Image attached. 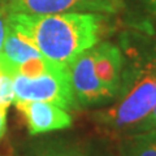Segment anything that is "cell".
Masks as SVG:
<instances>
[{
  "label": "cell",
  "mask_w": 156,
  "mask_h": 156,
  "mask_svg": "<svg viewBox=\"0 0 156 156\" xmlns=\"http://www.w3.org/2000/svg\"><path fill=\"white\" fill-rule=\"evenodd\" d=\"M8 25L48 60L69 65L78 55L100 43L107 17L101 13H8Z\"/></svg>",
  "instance_id": "6da1fadb"
},
{
  "label": "cell",
  "mask_w": 156,
  "mask_h": 156,
  "mask_svg": "<svg viewBox=\"0 0 156 156\" xmlns=\"http://www.w3.org/2000/svg\"><path fill=\"white\" fill-rule=\"evenodd\" d=\"M113 101L92 117L105 131L128 135L156 105V61L139 68L130 83H122Z\"/></svg>",
  "instance_id": "7a4b0ae2"
},
{
  "label": "cell",
  "mask_w": 156,
  "mask_h": 156,
  "mask_svg": "<svg viewBox=\"0 0 156 156\" xmlns=\"http://www.w3.org/2000/svg\"><path fill=\"white\" fill-rule=\"evenodd\" d=\"M14 101H47L68 112L80 109L72 89L69 69L58 74H44L35 78L12 77Z\"/></svg>",
  "instance_id": "3957f363"
},
{
  "label": "cell",
  "mask_w": 156,
  "mask_h": 156,
  "mask_svg": "<svg viewBox=\"0 0 156 156\" xmlns=\"http://www.w3.org/2000/svg\"><path fill=\"white\" fill-rule=\"evenodd\" d=\"M7 13H117L124 0H2Z\"/></svg>",
  "instance_id": "277c9868"
},
{
  "label": "cell",
  "mask_w": 156,
  "mask_h": 156,
  "mask_svg": "<svg viewBox=\"0 0 156 156\" xmlns=\"http://www.w3.org/2000/svg\"><path fill=\"white\" fill-rule=\"evenodd\" d=\"M72 89L80 107H95L115 100L98 78L92 64L91 48L78 55L69 64Z\"/></svg>",
  "instance_id": "5b68a950"
},
{
  "label": "cell",
  "mask_w": 156,
  "mask_h": 156,
  "mask_svg": "<svg viewBox=\"0 0 156 156\" xmlns=\"http://www.w3.org/2000/svg\"><path fill=\"white\" fill-rule=\"evenodd\" d=\"M14 105L25 120L30 135L47 134L52 131L69 129L73 124L68 111L47 101L16 100Z\"/></svg>",
  "instance_id": "8992f818"
},
{
  "label": "cell",
  "mask_w": 156,
  "mask_h": 156,
  "mask_svg": "<svg viewBox=\"0 0 156 156\" xmlns=\"http://www.w3.org/2000/svg\"><path fill=\"white\" fill-rule=\"evenodd\" d=\"M92 64L100 83L116 99L122 86L124 56L120 48L108 42H100L91 48Z\"/></svg>",
  "instance_id": "52a82bcc"
},
{
  "label": "cell",
  "mask_w": 156,
  "mask_h": 156,
  "mask_svg": "<svg viewBox=\"0 0 156 156\" xmlns=\"http://www.w3.org/2000/svg\"><path fill=\"white\" fill-rule=\"evenodd\" d=\"M39 55L42 53L25 37L14 31L8 25V31L0 55V70L12 77L20 65Z\"/></svg>",
  "instance_id": "ba28073f"
},
{
  "label": "cell",
  "mask_w": 156,
  "mask_h": 156,
  "mask_svg": "<svg viewBox=\"0 0 156 156\" xmlns=\"http://www.w3.org/2000/svg\"><path fill=\"white\" fill-rule=\"evenodd\" d=\"M89 148L77 139L65 136H48L34 142L27 156H87Z\"/></svg>",
  "instance_id": "9c48e42d"
},
{
  "label": "cell",
  "mask_w": 156,
  "mask_h": 156,
  "mask_svg": "<svg viewBox=\"0 0 156 156\" xmlns=\"http://www.w3.org/2000/svg\"><path fill=\"white\" fill-rule=\"evenodd\" d=\"M120 154L121 156H156V129L124 135Z\"/></svg>",
  "instance_id": "30bf717a"
},
{
  "label": "cell",
  "mask_w": 156,
  "mask_h": 156,
  "mask_svg": "<svg viewBox=\"0 0 156 156\" xmlns=\"http://www.w3.org/2000/svg\"><path fill=\"white\" fill-rule=\"evenodd\" d=\"M155 129H156V105L154 107V109L148 113V116L146 117V119H143L133 130H131L130 134L143 133V131H150V130H155Z\"/></svg>",
  "instance_id": "8fae6325"
},
{
  "label": "cell",
  "mask_w": 156,
  "mask_h": 156,
  "mask_svg": "<svg viewBox=\"0 0 156 156\" xmlns=\"http://www.w3.org/2000/svg\"><path fill=\"white\" fill-rule=\"evenodd\" d=\"M7 31H8V13L4 9L3 4L0 3V55H2V50H3Z\"/></svg>",
  "instance_id": "7c38bea8"
},
{
  "label": "cell",
  "mask_w": 156,
  "mask_h": 156,
  "mask_svg": "<svg viewBox=\"0 0 156 156\" xmlns=\"http://www.w3.org/2000/svg\"><path fill=\"white\" fill-rule=\"evenodd\" d=\"M7 112H8V107L0 105V138L4 135L7 130Z\"/></svg>",
  "instance_id": "4fadbf2b"
},
{
  "label": "cell",
  "mask_w": 156,
  "mask_h": 156,
  "mask_svg": "<svg viewBox=\"0 0 156 156\" xmlns=\"http://www.w3.org/2000/svg\"><path fill=\"white\" fill-rule=\"evenodd\" d=\"M87 156H113V155H111L107 151H95V150L89 148V155Z\"/></svg>",
  "instance_id": "5bb4252c"
},
{
  "label": "cell",
  "mask_w": 156,
  "mask_h": 156,
  "mask_svg": "<svg viewBox=\"0 0 156 156\" xmlns=\"http://www.w3.org/2000/svg\"><path fill=\"white\" fill-rule=\"evenodd\" d=\"M146 3H147L148 5L152 8V11L156 13V0H146Z\"/></svg>",
  "instance_id": "9a60e30c"
},
{
  "label": "cell",
  "mask_w": 156,
  "mask_h": 156,
  "mask_svg": "<svg viewBox=\"0 0 156 156\" xmlns=\"http://www.w3.org/2000/svg\"><path fill=\"white\" fill-rule=\"evenodd\" d=\"M2 74H3V72H2V70H0V76H2Z\"/></svg>",
  "instance_id": "2e32d148"
},
{
  "label": "cell",
  "mask_w": 156,
  "mask_h": 156,
  "mask_svg": "<svg viewBox=\"0 0 156 156\" xmlns=\"http://www.w3.org/2000/svg\"><path fill=\"white\" fill-rule=\"evenodd\" d=\"M0 3H2V0H0Z\"/></svg>",
  "instance_id": "e0dca14e"
}]
</instances>
